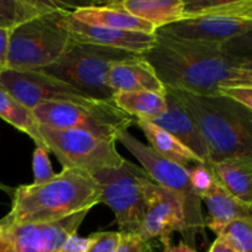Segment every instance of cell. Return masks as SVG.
Listing matches in <instances>:
<instances>
[{
	"label": "cell",
	"instance_id": "11",
	"mask_svg": "<svg viewBox=\"0 0 252 252\" xmlns=\"http://www.w3.org/2000/svg\"><path fill=\"white\" fill-rule=\"evenodd\" d=\"M185 231V216L181 201L174 192L153 182L148 191L147 211L135 231L144 241L170 240L172 233Z\"/></svg>",
	"mask_w": 252,
	"mask_h": 252
},
{
	"label": "cell",
	"instance_id": "18",
	"mask_svg": "<svg viewBox=\"0 0 252 252\" xmlns=\"http://www.w3.org/2000/svg\"><path fill=\"white\" fill-rule=\"evenodd\" d=\"M211 167L225 191L252 206V157H235L213 161Z\"/></svg>",
	"mask_w": 252,
	"mask_h": 252
},
{
	"label": "cell",
	"instance_id": "27",
	"mask_svg": "<svg viewBox=\"0 0 252 252\" xmlns=\"http://www.w3.org/2000/svg\"><path fill=\"white\" fill-rule=\"evenodd\" d=\"M32 171H33V185H42L51 181L56 172L53 171L49 152L46 147L36 145L32 155Z\"/></svg>",
	"mask_w": 252,
	"mask_h": 252
},
{
	"label": "cell",
	"instance_id": "6",
	"mask_svg": "<svg viewBox=\"0 0 252 252\" xmlns=\"http://www.w3.org/2000/svg\"><path fill=\"white\" fill-rule=\"evenodd\" d=\"M116 142H120L140 162V166L158 185L179 197L185 216L184 243L194 248L196 236L198 234L206 235V218L203 217L202 199L189 184L187 169L159 157L149 145L134 138L128 129L120 130L116 134Z\"/></svg>",
	"mask_w": 252,
	"mask_h": 252
},
{
	"label": "cell",
	"instance_id": "22",
	"mask_svg": "<svg viewBox=\"0 0 252 252\" xmlns=\"http://www.w3.org/2000/svg\"><path fill=\"white\" fill-rule=\"evenodd\" d=\"M112 101L121 111L134 120L153 121L166 110V91L165 94L152 91L115 93Z\"/></svg>",
	"mask_w": 252,
	"mask_h": 252
},
{
	"label": "cell",
	"instance_id": "10",
	"mask_svg": "<svg viewBox=\"0 0 252 252\" xmlns=\"http://www.w3.org/2000/svg\"><path fill=\"white\" fill-rule=\"evenodd\" d=\"M0 86L31 110L46 102L73 103L83 107H97L108 102L94 100L69 84L37 70H2Z\"/></svg>",
	"mask_w": 252,
	"mask_h": 252
},
{
	"label": "cell",
	"instance_id": "3",
	"mask_svg": "<svg viewBox=\"0 0 252 252\" xmlns=\"http://www.w3.org/2000/svg\"><path fill=\"white\" fill-rule=\"evenodd\" d=\"M169 90L191 116L211 160L252 157V111L224 96Z\"/></svg>",
	"mask_w": 252,
	"mask_h": 252
},
{
	"label": "cell",
	"instance_id": "13",
	"mask_svg": "<svg viewBox=\"0 0 252 252\" xmlns=\"http://www.w3.org/2000/svg\"><path fill=\"white\" fill-rule=\"evenodd\" d=\"M64 22L74 41L120 49L137 56H142L149 51L155 42V34L122 31L84 24L71 17L70 11L66 12Z\"/></svg>",
	"mask_w": 252,
	"mask_h": 252
},
{
	"label": "cell",
	"instance_id": "4",
	"mask_svg": "<svg viewBox=\"0 0 252 252\" xmlns=\"http://www.w3.org/2000/svg\"><path fill=\"white\" fill-rule=\"evenodd\" d=\"M69 11L54 10L9 31L5 70H41L58 61L74 41L64 22Z\"/></svg>",
	"mask_w": 252,
	"mask_h": 252
},
{
	"label": "cell",
	"instance_id": "33",
	"mask_svg": "<svg viewBox=\"0 0 252 252\" xmlns=\"http://www.w3.org/2000/svg\"><path fill=\"white\" fill-rule=\"evenodd\" d=\"M162 244H164V252H197L196 249L191 248V246L187 245L184 241H181L177 245H172L170 240L164 241Z\"/></svg>",
	"mask_w": 252,
	"mask_h": 252
},
{
	"label": "cell",
	"instance_id": "8",
	"mask_svg": "<svg viewBox=\"0 0 252 252\" xmlns=\"http://www.w3.org/2000/svg\"><path fill=\"white\" fill-rule=\"evenodd\" d=\"M39 133L48 152L56 155L63 169L80 170L94 176L102 170L118 169L126 160L116 148V139L48 126H39Z\"/></svg>",
	"mask_w": 252,
	"mask_h": 252
},
{
	"label": "cell",
	"instance_id": "16",
	"mask_svg": "<svg viewBox=\"0 0 252 252\" xmlns=\"http://www.w3.org/2000/svg\"><path fill=\"white\" fill-rule=\"evenodd\" d=\"M70 16L78 21L94 26L108 27L122 31L155 34L157 29L149 22L133 16L129 12L107 4H83L70 11Z\"/></svg>",
	"mask_w": 252,
	"mask_h": 252
},
{
	"label": "cell",
	"instance_id": "1",
	"mask_svg": "<svg viewBox=\"0 0 252 252\" xmlns=\"http://www.w3.org/2000/svg\"><path fill=\"white\" fill-rule=\"evenodd\" d=\"M233 42L204 43L157 31L154 44L142 57L165 89L217 96L228 86H252L251 57L235 51Z\"/></svg>",
	"mask_w": 252,
	"mask_h": 252
},
{
	"label": "cell",
	"instance_id": "35",
	"mask_svg": "<svg viewBox=\"0 0 252 252\" xmlns=\"http://www.w3.org/2000/svg\"><path fill=\"white\" fill-rule=\"evenodd\" d=\"M1 236H2V224L0 221V240H1Z\"/></svg>",
	"mask_w": 252,
	"mask_h": 252
},
{
	"label": "cell",
	"instance_id": "19",
	"mask_svg": "<svg viewBox=\"0 0 252 252\" xmlns=\"http://www.w3.org/2000/svg\"><path fill=\"white\" fill-rule=\"evenodd\" d=\"M110 4L149 22L157 30L184 19V0H118Z\"/></svg>",
	"mask_w": 252,
	"mask_h": 252
},
{
	"label": "cell",
	"instance_id": "34",
	"mask_svg": "<svg viewBox=\"0 0 252 252\" xmlns=\"http://www.w3.org/2000/svg\"><path fill=\"white\" fill-rule=\"evenodd\" d=\"M208 252H238L235 249L231 248L223 238L220 236H217L216 240L213 241V244L209 248Z\"/></svg>",
	"mask_w": 252,
	"mask_h": 252
},
{
	"label": "cell",
	"instance_id": "7",
	"mask_svg": "<svg viewBox=\"0 0 252 252\" xmlns=\"http://www.w3.org/2000/svg\"><path fill=\"white\" fill-rule=\"evenodd\" d=\"M93 177L101 189V202L115 213L121 233H135L147 211L148 191L154 180L129 160L118 169L102 170Z\"/></svg>",
	"mask_w": 252,
	"mask_h": 252
},
{
	"label": "cell",
	"instance_id": "20",
	"mask_svg": "<svg viewBox=\"0 0 252 252\" xmlns=\"http://www.w3.org/2000/svg\"><path fill=\"white\" fill-rule=\"evenodd\" d=\"M75 5L51 0H0V29L11 31L37 16L58 9L74 10Z\"/></svg>",
	"mask_w": 252,
	"mask_h": 252
},
{
	"label": "cell",
	"instance_id": "2",
	"mask_svg": "<svg viewBox=\"0 0 252 252\" xmlns=\"http://www.w3.org/2000/svg\"><path fill=\"white\" fill-rule=\"evenodd\" d=\"M101 203V189L91 175L63 169L42 185H22L12 196L11 211L2 218L6 224H43Z\"/></svg>",
	"mask_w": 252,
	"mask_h": 252
},
{
	"label": "cell",
	"instance_id": "30",
	"mask_svg": "<svg viewBox=\"0 0 252 252\" xmlns=\"http://www.w3.org/2000/svg\"><path fill=\"white\" fill-rule=\"evenodd\" d=\"M116 252H153V246L135 233H121L120 245Z\"/></svg>",
	"mask_w": 252,
	"mask_h": 252
},
{
	"label": "cell",
	"instance_id": "32",
	"mask_svg": "<svg viewBox=\"0 0 252 252\" xmlns=\"http://www.w3.org/2000/svg\"><path fill=\"white\" fill-rule=\"evenodd\" d=\"M7 38H9V31L0 29V68L1 70H5V64H6Z\"/></svg>",
	"mask_w": 252,
	"mask_h": 252
},
{
	"label": "cell",
	"instance_id": "29",
	"mask_svg": "<svg viewBox=\"0 0 252 252\" xmlns=\"http://www.w3.org/2000/svg\"><path fill=\"white\" fill-rule=\"evenodd\" d=\"M219 95L226 98H230L234 102L244 106L248 110L252 111V86L235 85L223 88L219 91Z\"/></svg>",
	"mask_w": 252,
	"mask_h": 252
},
{
	"label": "cell",
	"instance_id": "12",
	"mask_svg": "<svg viewBox=\"0 0 252 252\" xmlns=\"http://www.w3.org/2000/svg\"><path fill=\"white\" fill-rule=\"evenodd\" d=\"M252 19L206 16L181 20L157 30L169 36L204 43H229L251 34Z\"/></svg>",
	"mask_w": 252,
	"mask_h": 252
},
{
	"label": "cell",
	"instance_id": "28",
	"mask_svg": "<svg viewBox=\"0 0 252 252\" xmlns=\"http://www.w3.org/2000/svg\"><path fill=\"white\" fill-rule=\"evenodd\" d=\"M93 245L89 252H116L121 240V231H98L93 234Z\"/></svg>",
	"mask_w": 252,
	"mask_h": 252
},
{
	"label": "cell",
	"instance_id": "5",
	"mask_svg": "<svg viewBox=\"0 0 252 252\" xmlns=\"http://www.w3.org/2000/svg\"><path fill=\"white\" fill-rule=\"evenodd\" d=\"M137 54L120 49L73 41L65 53L41 73L58 79L97 101H112L113 91L107 85L112 64Z\"/></svg>",
	"mask_w": 252,
	"mask_h": 252
},
{
	"label": "cell",
	"instance_id": "9",
	"mask_svg": "<svg viewBox=\"0 0 252 252\" xmlns=\"http://www.w3.org/2000/svg\"><path fill=\"white\" fill-rule=\"evenodd\" d=\"M32 111L39 126L83 130L107 139H116V134L120 130L128 129L135 122L134 118L121 111L113 101H108L97 107L46 102L36 106Z\"/></svg>",
	"mask_w": 252,
	"mask_h": 252
},
{
	"label": "cell",
	"instance_id": "23",
	"mask_svg": "<svg viewBox=\"0 0 252 252\" xmlns=\"http://www.w3.org/2000/svg\"><path fill=\"white\" fill-rule=\"evenodd\" d=\"M0 118L29 135L34 142V145L46 147L43 138L39 133V123L34 117L33 111L22 105L1 86H0Z\"/></svg>",
	"mask_w": 252,
	"mask_h": 252
},
{
	"label": "cell",
	"instance_id": "17",
	"mask_svg": "<svg viewBox=\"0 0 252 252\" xmlns=\"http://www.w3.org/2000/svg\"><path fill=\"white\" fill-rule=\"evenodd\" d=\"M201 199L208 209L206 228L211 229L216 235L235 219L252 218V206L231 196L218 181Z\"/></svg>",
	"mask_w": 252,
	"mask_h": 252
},
{
	"label": "cell",
	"instance_id": "25",
	"mask_svg": "<svg viewBox=\"0 0 252 252\" xmlns=\"http://www.w3.org/2000/svg\"><path fill=\"white\" fill-rule=\"evenodd\" d=\"M217 236L223 238L238 252H252V218L235 219Z\"/></svg>",
	"mask_w": 252,
	"mask_h": 252
},
{
	"label": "cell",
	"instance_id": "14",
	"mask_svg": "<svg viewBox=\"0 0 252 252\" xmlns=\"http://www.w3.org/2000/svg\"><path fill=\"white\" fill-rule=\"evenodd\" d=\"M149 122L154 123L161 129L170 133L189 152L193 153L202 164L212 169L211 154H209L208 148L202 139L196 125L192 121L189 112L184 108V106L169 90H166V110Z\"/></svg>",
	"mask_w": 252,
	"mask_h": 252
},
{
	"label": "cell",
	"instance_id": "31",
	"mask_svg": "<svg viewBox=\"0 0 252 252\" xmlns=\"http://www.w3.org/2000/svg\"><path fill=\"white\" fill-rule=\"evenodd\" d=\"M94 238L90 235L89 238H81L78 234L71 235L58 252H89L93 245Z\"/></svg>",
	"mask_w": 252,
	"mask_h": 252
},
{
	"label": "cell",
	"instance_id": "36",
	"mask_svg": "<svg viewBox=\"0 0 252 252\" xmlns=\"http://www.w3.org/2000/svg\"><path fill=\"white\" fill-rule=\"evenodd\" d=\"M1 71H2V70H1V68H0V74H1Z\"/></svg>",
	"mask_w": 252,
	"mask_h": 252
},
{
	"label": "cell",
	"instance_id": "24",
	"mask_svg": "<svg viewBox=\"0 0 252 252\" xmlns=\"http://www.w3.org/2000/svg\"><path fill=\"white\" fill-rule=\"evenodd\" d=\"M230 16L252 19V0H184V19Z\"/></svg>",
	"mask_w": 252,
	"mask_h": 252
},
{
	"label": "cell",
	"instance_id": "21",
	"mask_svg": "<svg viewBox=\"0 0 252 252\" xmlns=\"http://www.w3.org/2000/svg\"><path fill=\"white\" fill-rule=\"evenodd\" d=\"M135 123L145 134L153 152L157 153L159 157L175 162L185 169H189L197 162L202 164L193 153L189 152L184 144H181L166 130L161 129L149 121L135 120Z\"/></svg>",
	"mask_w": 252,
	"mask_h": 252
},
{
	"label": "cell",
	"instance_id": "15",
	"mask_svg": "<svg viewBox=\"0 0 252 252\" xmlns=\"http://www.w3.org/2000/svg\"><path fill=\"white\" fill-rule=\"evenodd\" d=\"M107 85L113 94L130 91L165 94L166 91L154 69L142 56H133L112 64L107 75Z\"/></svg>",
	"mask_w": 252,
	"mask_h": 252
},
{
	"label": "cell",
	"instance_id": "26",
	"mask_svg": "<svg viewBox=\"0 0 252 252\" xmlns=\"http://www.w3.org/2000/svg\"><path fill=\"white\" fill-rule=\"evenodd\" d=\"M187 172H189V184L199 198H202L207 192L211 191L214 184L218 181L212 169L207 167L206 165L199 164V162L189 167Z\"/></svg>",
	"mask_w": 252,
	"mask_h": 252
}]
</instances>
